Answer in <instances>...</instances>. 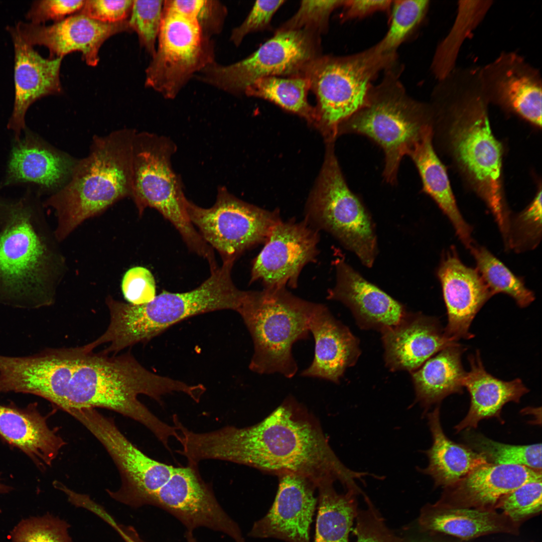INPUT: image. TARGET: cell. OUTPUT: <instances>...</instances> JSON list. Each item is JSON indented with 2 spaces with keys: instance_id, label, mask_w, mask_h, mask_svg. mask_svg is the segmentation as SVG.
<instances>
[{
  "instance_id": "obj_1",
  "label": "cell",
  "mask_w": 542,
  "mask_h": 542,
  "mask_svg": "<svg viewBox=\"0 0 542 542\" xmlns=\"http://www.w3.org/2000/svg\"><path fill=\"white\" fill-rule=\"evenodd\" d=\"M9 392L43 397L66 412L104 408L139 422L154 435L164 422L138 397L161 402L173 393L176 382L144 367L130 351L119 355L94 352L83 346L48 349L29 356L11 357L4 371Z\"/></svg>"
},
{
  "instance_id": "obj_2",
  "label": "cell",
  "mask_w": 542,
  "mask_h": 542,
  "mask_svg": "<svg viewBox=\"0 0 542 542\" xmlns=\"http://www.w3.org/2000/svg\"><path fill=\"white\" fill-rule=\"evenodd\" d=\"M189 459L225 461L279 476L303 477L317 487L338 481L347 491H358L357 480L368 473L347 467L331 448L317 420L294 398L288 397L256 424L227 426L207 432L191 431L187 436Z\"/></svg>"
},
{
  "instance_id": "obj_3",
  "label": "cell",
  "mask_w": 542,
  "mask_h": 542,
  "mask_svg": "<svg viewBox=\"0 0 542 542\" xmlns=\"http://www.w3.org/2000/svg\"><path fill=\"white\" fill-rule=\"evenodd\" d=\"M488 103L479 76L464 72L441 82L432 104L434 118L450 124L447 132L453 156L490 210L504 237L511 215L502 189V147L490 126Z\"/></svg>"
},
{
  "instance_id": "obj_4",
  "label": "cell",
  "mask_w": 542,
  "mask_h": 542,
  "mask_svg": "<svg viewBox=\"0 0 542 542\" xmlns=\"http://www.w3.org/2000/svg\"><path fill=\"white\" fill-rule=\"evenodd\" d=\"M57 242L34 197L10 202L0 227V303L39 308L54 303L65 267Z\"/></svg>"
},
{
  "instance_id": "obj_5",
  "label": "cell",
  "mask_w": 542,
  "mask_h": 542,
  "mask_svg": "<svg viewBox=\"0 0 542 542\" xmlns=\"http://www.w3.org/2000/svg\"><path fill=\"white\" fill-rule=\"evenodd\" d=\"M233 262H222L211 270L199 286L184 293L163 291L150 302L141 305L124 303L108 296L105 300L110 321L108 327L90 342L95 348L103 344V350L116 355L139 343H145L174 324L192 316L208 312L236 311L244 294L234 284L231 276Z\"/></svg>"
},
{
  "instance_id": "obj_6",
  "label": "cell",
  "mask_w": 542,
  "mask_h": 542,
  "mask_svg": "<svg viewBox=\"0 0 542 542\" xmlns=\"http://www.w3.org/2000/svg\"><path fill=\"white\" fill-rule=\"evenodd\" d=\"M135 130L122 128L93 137L87 156L78 159L68 183L47 199L44 205L56 217L54 232L58 242L86 220L130 198Z\"/></svg>"
},
{
  "instance_id": "obj_7",
  "label": "cell",
  "mask_w": 542,
  "mask_h": 542,
  "mask_svg": "<svg viewBox=\"0 0 542 542\" xmlns=\"http://www.w3.org/2000/svg\"><path fill=\"white\" fill-rule=\"evenodd\" d=\"M393 69L386 70L380 83L371 87L365 105L340 125L338 135H362L379 146L384 154L383 177L395 185L401 161L433 125L434 114L431 104L408 95Z\"/></svg>"
},
{
  "instance_id": "obj_8",
  "label": "cell",
  "mask_w": 542,
  "mask_h": 542,
  "mask_svg": "<svg viewBox=\"0 0 542 542\" xmlns=\"http://www.w3.org/2000/svg\"><path fill=\"white\" fill-rule=\"evenodd\" d=\"M316 305L285 288L244 291L236 312L253 341L249 369L260 374L278 373L293 377L298 366L292 347L309 337V321Z\"/></svg>"
},
{
  "instance_id": "obj_9",
  "label": "cell",
  "mask_w": 542,
  "mask_h": 542,
  "mask_svg": "<svg viewBox=\"0 0 542 542\" xmlns=\"http://www.w3.org/2000/svg\"><path fill=\"white\" fill-rule=\"evenodd\" d=\"M176 150V144L168 137L135 130L130 198L140 216L148 207L156 209L175 227L191 251L205 257L211 247L189 219L188 199L181 178L171 164Z\"/></svg>"
},
{
  "instance_id": "obj_10",
  "label": "cell",
  "mask_w": 542,
  "mask_h": 542,
  "mask_svg": "<svg viewBox=\"0 0 542 542\" xmlns=\"http://www.w3.org/2000/svg\"><path fill=\"white\" fill-rule=\"evenodd\" d=\"M396 59V53L381 52L375 45L349 56L322 55L307 66L303 76L317 98L316 122L330 142L340 125L365 105L379 72L393 67Z\"/></svg>"
},
{
  "instance_id": "obj_11",
  "label": "cell",
  "mask_w": 542,
  "mask_h": 542,
  "mask_svg": "<svg viewBox=\"0 0 542 542\" xmlns=\"http://www.w3.org/2000/svg\"><path fill=\"white\" fill-rule=\"evenodd\" d=\"M305 220L332 235L363 265L372 266L377 253L373 224L360 198L349 188L332 144L308 201Z\"/></svg>"
},
{
  "instance_id": "obj_12",
  "label": "cell",
  "mask_w": 542,
  "mask_h": 542,
  "mask_svg": "<svg viewBox=\"0 0 542 542\" xmlns=\"http://www.w3.org/2000/svg\"><path fill=\"white\" fill-rule=\"evenodd\" d=\"M321 55L319 34L277 29L273 37L245 58L226 65L215 61L195 76L225 92L241 95L260 78L303 76L307 66Z\"/></svg>"
},
{
  "instance_id": "obj_13",
  "label": "cell",
  "mask_w": 542,
  "mask_h": 542,
  "mask_svg": "<svg viewBox=\"0 0 542 542\" xmlns=\"http://www.w3.org/2000/svg\"><path fill=\"white\" fill-rule=\"evenodd\" d=\"M157 40L145 84L165 98H175L193 76L215 61L211 38L194 20L165 4Z\"/></svg>"
},
{
  "instance_id": "obj_14",
  "label": "cell",
  "mask_w": 542,
  "mask_h": 542,
  "mask_svg": "<svg viewBox=\"0 0 542 542\" xmlns=\"http://www.w3.org/2000/svg\"><path fill=\"white\" fill-rule=\"evenodd\" d=\"M186 208L192 224L204 240L218 252L222 262H234L245 250L265 242L281 220L278 212L243 201L224 186L218 188L212 206L203 208L188 200Z\"/></svg>"
},
{
  "instance_id": "obj_15",
  "label": "cell",
  "mask_w": 542,
  "mask_h": 542,
  "mask_svg": "<svg viewBox=\"0 0 542 542\" xmlns=\"http://www.w3.org/2000/svg\"><path fill=\"white\" fill-rule=\"evenodd\" d=\"M69 414L97 439L115 463L121 484L117 490H107L110 496L132 507L150 504L169 479L174 466L146 455L123 435L112 418L96 409L73 410Z\"/></svg>"
},
{
  "instance_id": "obj_16",
  "label": "cell",
  "mask_w": 542,
  "mask_h": 542,
  "mask_svg": "<svg viewBox=\"0 0 542 542\" xmlns=\"http://www.w3.org/2000/svg\"><path fill=\"white\" fill-rule=\"evenodd\" d=\"M150 505L172 514L188 531L205 527L225 533L235 542H246L238 524L221 507L211 487L201 477L198 465L174 467Z\"/></svg>"
},
{
  "instance_id": "obj_17",
  "label": "cell",
  "mask_w": 542,
  "mask_h": 542,
  "mask_svg": "<svg viewBox=\"0 0 542 542\" xmlns=\"http://www.w3.org/2000/svg\"><path fill=\"white\" fill-rule=\"evenodd\" d=\"M318 230L305 220L279 221L254 259L250 283L260 281L264 289L297 286L299 275L318 253Z\"/></svg>"
},
{
  "instance_id": "obj_18",
  "label": "cell",
  "mask_w": 542,
  "mask_h": 542,
  "mask_svg": "<svg viewBox=\"0 0 542 542\" xmlns=\"http://www.w3.org/2000/svg\"><path fill=\"white\" fill-rule=\"evenodd\" d=\"M488 102L496 103L541 125V79L538 71L515 52H502L480 68Z\"/></svg>"
},
{
  "instance_id": "obj_19",
  "label": "cell",
  "mask_w": 542,
  "mask_h": 542,
  "mask_svg": "<svg viewBox=\"0 0 542 542\" xmlns=\"http://www.w3.org/2000/svg\"><path fill=\"white\" fill-rule=\"evenodd\" d=\"M13 27L28 44L47 47L50 58H63L70 53L79 51L84 61L91 66L98 64L99 49L107 39L119 33L132 32L128 20L103 23L79 13L51 25L20 21Z\"/></svg>"
},
{
  "instance_id": "obj_20",
  "label": "cell",
  "mask_w": 542,
  "mask_h": 542,
  "mask_svg": "<svg viewBox=\"0 0 542 542\" xmlns=\"http://www.w3.org/2000/svg\"><path fill=\"white\" fill-rule=\"evenodd\" d=\"M279 477L275 499L267 513L254 523L248 536L286 542H311L310 525L317 504L316 486L308 479L288 474Z\"/></svg>"
},
{
  "instance_id": "obj_21",
  "label": "cell",
  "mask_w": 542,
  "mask_h": 542,
  "mask_svg": "<svg viewBox=\"0 0 542 542\" xmlns=\"http://www.w3.org/2000/svg\"><path fill=\"white\" fill-rule=\"evenodd\" d=\"M437 274L448 316L445 333L457 341L473 338L471 323L493 295L477 269L464 264L454 247L443 256Z\"/></svg>"
},
{
  "instance_id": "obj_22",
  "label": "cell",
  "mask_w": 542,
  "mask_h": 542,
  "mask_svg": "<svg viewBox=\"0 0 542 542\" xmlns=\"http://www.w3.org/2000/svg\"><path fill=\"white\" fill-rule=\"evenodd\" d=\"M24 130V137L12 146L3 185L32 183L55 193L68 183L78 159Z\"/></svg>"
},
{
  "instance_id": "obj_23",
  "label": "cell",
  "mask_w": 542,
  "mask_h": 542,
  "mask_svg": "<svg viewBox=\"0 0 542 542\" xmlns=\"http://www.w3.org/2000/svg\"><path fill=\"white\" fill-rule=\"evenodd\" d=\"M7 29L15 52V100L8 127L17 140L26 128L25 114L30 106L42 97L62 92L60 70L63 58H43L22 39L13 26Z\"/></svg>"
},
{
  "instance_id": "obj_24",
  "label": "cell",
  "mask_w": 542,
  "mask_h": 542,
  "mask_svg": "<svg viewBox=\"0 0 542 542\" xmlns=\"http://www.w3.org/2000/svg\"><path fill=\"white\" fill-rule=\"evenodd\" d=\"M334 265L336 283L329 300L341 302L353 314L358 326L380 332L397 325L406 314L405 307L364 279L341 258Z\"/></svg>"
},
{
  "instance_id": "obj_25",
  "label": "cell",
  "mask_w": 542,
  "mask_h": 542,
  "mask_svg": "<svg viewBox=\"0 0 542 542\" xmlns=\"http://www.w3.org/2000/svg\"><path fill=\"white\" fill-rule=\"evenodd\" d=\"M386 365L393 371L413 372L444 348L458 343L439 321L407 313L396 325L381 332Z\"/></svg>"
},
{
  "instance_id": "obj_26",
  "label": "cell",
  "mask_w": 542,
  "mask_h": 542,
  "mask_svg": "<svg viewBox=\"0 0 542 542\" xmlns=\"http://www.w3.org/2000/svg\"><path fill=\"white\" fill-rule=\"evenodd\" d=\"M541 470L516 465H482L445 487L439 503L485 509L503 496L531 481L541 480Z\"/></svg>"
},
{
  "instance_id": "obj_27",
  "label": "cell",
  "mask_w": 542,
  "mask_h": 542,
  "mask_svg": "<svg viewBox=\"0 0 542 542\" xmlns=\"http://www.w3.org/2000/svg\"><path fill=\"white\" fill-rule=\"evenodd\" d=\"M309 331L315 340L314 357L301 375L337 383L360 354L357 339L321 304H317L310 317Z\"/></svg>"
},
{
  "instance_id": "obj_28",
  "label": "cell",
  "mask_w": 542,
  "mask_h": 542,
  "mask_svg": "<svg viewBox=\"0 0 542 542\" xmlns=\"http://www.w3.org/2000/svg\"><path fill=\"white\" fill-rule=\"evenodd\" d=\"M0 436L40 468L51 466L65 444L33 404L26 408L0 404Z\"/></svg>"
},
{
  "instance_id": "obj_29",
  "label": "cell",
  "mask_w": 542,
  "mask_h": 542,
  "mask_svg": "<svg viewBox=\"0 0 542 542\" xmlns=\"http://www.w3.org/2000/svg\"><path fill=\"white\" fill-rule=\"evenodd\" d=\"M470 370L463 380L470 397V404L466 417L454 429L458 433L463 430L476 428L480 421L496 418L501 423L503 406L507 402L519 403L521 397L529 392L519 378L511 381L499 379L485 369L479 350L468 357Z\"/></svg>"
},
{
  "instance_id": "obj_30",
  "label": "cell",
  "mask_w": 542,
  "mask_h": 542,
  "mask_svg": "<svg viewBox=\"0 0 542 542\" xmlns=\"http://www.w3.org/2000/svg\"><path fill=\"white\" fill-rule=\"evenodd\" d=\"M433 126H429L408 156L420 176L422 191L429 195L446 215L457 235L469 249L474 243L472 227L465 221L457 206L446 169L434 148Z\"/></svg>"
},
{
  "instance_id": "obj_31",
  "label": "cell",
  "mask_w": 542,
  "mask_h": 542,
  "mask_svg": "<svg viewBox=\"0 0 542 542\" xmlns=\"http://www.w3.org/2000/svg\"><path fill=\"white\" fill-rule=\"evenodd\" d=\"M465 350L458 343L449 346L411 372L416 402L423 408V415L426 416L432 405H439L449 395L463 392L466 372L462 355Z\"/></svg>"
},
{
  "instance_id": "obj_32",
  "label": "cell",
  "mask_w": 542,
  "mask_h": 542,
  "mask_svg": "<svg viewBox=\"0 0 542 542\" xmlns=\"http://www.w3.org/2000/svg\"><path fill=\"white\" fill-rule=\"evenodd\" d=\"M433 443L425 451L429 463L418 470L430 476L436 487L454 484L476 468L488 463L480 454L466 445L455 443L445 434L440 418V407L426 415Z\"/></svg>"
},
{
  "instance_id": "obj_33",
  "label": "cell",
  "mask_w": 542,
  "mask_h": 542,
  "mask_svg": "<svg viewBox=\"0 0 542 542\" xmlns=\"http://www.w3.org/2000/svg\"><path fill=\"white\" fill-rule=\"evenodd\" d=\"M501 520L485 509L450 507L437 502L422 509L419 521L423 529L467 539L502 531Z\"/></svg>"
},
{
  "instance_id": "obj_34",
  "label": "cell",
  "mask_w": 542,
  "mask_h": 542,
  "mask_svg": "<svg viewBox=\"0 0 542 542\" xmlns=\"http://www.w3.org/2000/svg\"><path fill=\"white\" fill-rule=\"evenodd\" d=\"M334 483L318 488V514L313 542H348V535L357 511V495L346 491L338 493Z\"/></svg>"
},
{
  "instance_id": "obj_35",
  "label": "cell",
  "mask_w": 542,
  "mask_h": 542,
  "mask_svg": "<svg viewBox=\"0 0 542 542\" xmlns=\"http://www.w3.org/2000/svg\"><path fill=\"white\" fill-rule=\"evenodd\" d=\"M490 1L459 2L455 21L449 33L438 46L432 63V70L438 80L454 68L460 47L478 25L492 5Z\"/></svg>"
},
{
  "instance_id": "obj_36",
  "label": "cell",
  "mask_w": 542,
  "mask_h": 542,
  "mask_svg": "<svg viewBox=\"0 0 542 542\" xmlns=\"http://www.w3.org/2000/svg\"><path fill=\"white\" fill-rule=\"evenodd\" d=\"M309 80L303 76H271L259 79L248 86L244 95L261 98L306 118L316 121L315 108L309 103Z\"/></svg>"
},
{
  "instance_id": "obj_37",
  "label": "cell",
  "mask_w": 542,
  "mask_h": 542,
  "mask_svg": "<svg viewBox=\"0 0 542 542\" xmlns=\"http://www.w3.org/2000/svg\"><path fill=\"white\" fill-rule=\"evenodd\" d=\"M469 249L475 260L476 269L493 296L506 294L520 308L526 307L534 301V293L525 286L522 279L514 275L488 249L474 242Z\"/></svg>"
},
{
  "instance_id": "obj_38",
  "label": "cell",
  "mask_w": 542,
  "mask_h": 542,
  "mask_svg": "<svg viewBox=\"0 0 542 542\" xmlns=\"http://www.w3.org/2000/svg\"><path fill=\"white\" fill-rule=\"evenodd\" d=\"M465 439L468 447L495 465H516L541 470V444L512 445L493 441L467 430Z\"/></svg>"
},
{
  "instance_id": "obj_39",
  "label": "cell",
  "mask_w": 542,
  "mask_h": 542,
  "mask_svg": "<svg viewBox=\"0 0 542 542\" xmlns=\"http://www.w3.org/2000/svg\"><path fill=\"white\" fill-rule=\"evenodd\" d=\"M427 0H397L392 2L388 30L375 46L386 53H396L398 47L424 19L429 5Z\"/></svg>"
},
{
  "instance_id": "obj_40",
  "label": "cell",
  "mask_w": 542,
  "mask_h": 542,
  "mask_svg": "<svg viewBox=\"0 0 542 542\" xmlns=\"http://www.w3.org/2000/svg\"><path fill=\"white\" fill-rule=\"evenodd\" d=\"M541 190L521 212L510 216L506 250L521 253L535 249L541 239Z\"/></svg>"
},
{
  "instance_id": "obj_41",
  "label": "cell",
  "mask_w": 542,
  "mask_h": 542,
  "mask_svg": "<svg viewBox=\"0 0 542 542\" xmlns=\"http://www.w3.org/2000/svg\"><path fill=\"white\" fill-rule=\"evenodd\" d=\"M164 1H133L128 24L138 34L141 46L152 57L156 51Z\"/></svg>"
},
{
  "instance_id": "obj_42",
  "label": "cell",
  "mask_w": 542,
  "mask_h": 542,
  "mask_svg": "<svg viewBox=\"0 0 542 542\" xmlns=\"http://www.w3.org/2000/svg\"><path fill=\"white\" fill-rule=\"evenodd\" d=\"M165 4L174 11L194 20L203 33L211 38L223 28L227 10L217 1L168 0Z\"/></svg>"
},
{
  "instance_id": "obj_43",
  "label": "cell",
  "mask_w": 542,
  "mask_h": 542,
  "mask_svg": "<svg viewBox=\"0 0 542 542\" xmlns=\"http://www.w3.org/2000/svg\"><path fill=\"white\" fill-rule=\"evenodd\" d=\"M344 1H302L297 12L277 30H307L320 35L326 32L330 16Z\"/></svg>"
},
{
  "instance_id": "obj_44",
  "label": "cell",
  "mask_w": 542,
  "mask_h": 542,
  "mask_svg": "<svg viewBox=\"0 0 542 542\" xmlns=\"http://www.w3.org/2000/svg\"><path fill=\"white\" fill-rule=\"evenodd\" d=\"M69 525L63 520L50 516L29 519L14 529V542H72Z\"/></svg>"
},
{
  "instance_id": "obj_45",
  "label": "cell",
  "mask_w": 542,
  "mask_h": 542,
  "mask_svg": "<svg viewBox=\"0 0 542 542\" xmlns=\"http://www.w3.org/2000/svg\"><path fill=\"white\" fill-rule=\"evenodd\" d=\"M541 481L527 482L503 496L497 506L514 521L538 512L541 509Z\"/></svg>"
},
{
  "instance_id": "obj_46",
  "label": "cell",
  "mask_w": 542,
  "mask_h": 542,
  "mask_svg": "<svg viewBox=\"0 0 542 542\" xmlns=\"http://www.w3.org/2000/svg\"><path fill=\"white\" fill-rule=\"evenodd\" d=\"M366 509L358 511L354 533L356 542H402L386 526L368 497L364 496Z\"/></svg>"
},
{
  "instance_id": "obj_47",
  "label": "cell",
  "mask_w": 542,
  "mask_h": 542,
  "mask_svg": "<svg viewBox=\"0 0 542 542\" xmlns=\"http://www.w3.org/2000/svg\"><path fill=\"white\" fill-rule=\"evenodd\" d=\"M121 290L125 300L134 305L149 303L156 296L154 277L148 269L143 266L132 267L125 273Z\"/></svg>"
},
{
  "instance_id": "obj_48",
  "label": "cell",
  "mask_w": 542,
  "mask_h": 542,
  "mask_svg": "<svg viewBox=\"0 0 542 542\" xmlns=\"http://www.w3.org/2000/svg\"><path fill=\"white\" fill-rule=\"evenodd\" d=\"M285 1H257L243 22L234 28L230 40L236 47L248 34L270 28L272 19Z\"/></svg>"
},
{
  "instance_id": "obj_49",
  "label": "cell",
  "mask_w": 542,
  "mask_h": 542,
  "mask_svg": "<svg viewBox=\"0 0 542 542\" xmlns=\"http://www.w3.org/2000/svg\"><path fill=\"white\" fill-rule=\"evenodd\" d=\"M85 1L42 0L33 2L26 17L31 23L42 24L50 20L60 21L67 15L79 12Z\"/></svg>"
},
{
  "instance_id": "obj_50",
  "label": "cell",
  "mask_w": 542,
  "mask_h": 542,
  "mask_svg": "<svg viewBox=\"0 0 542 542\" xmlns=\"http://www.w3.org/2000/svg\"><path fill=\"white\" fill-rule=\"evenodd\" d=\"M133 1L88 0L79 13L95 20L107 23H115L128 20Z\"/></svg>"
},
{
  "instance_id": "obj_51",
  "label": "cell",
  "mask_w": 542,
  "mask_h": 542,
  "mask_svg": "<svg viewBox=\"0 0 542 542\" xmlns=\"http://www.w3.org/2000/svg\"><path fill=\"white\" fill-rule=\"evenodd\" d=\"M392 1L389 0L344 1L340 16L342 21L365 17L379 11H388Z\"/></svg>"
},
{
  "instance_id": "obj_52",
  "label": "cell",
  "mask_w": 542,
  "mask_h": 542,
  "mask_svg": "<svg viewBox=\"0 0 542 542\" xmlns=\"http://www.w3.org/2000/svg\"><path fill=\"white\" fill-rule=\"evenodd\" d=\"M125 542H144L138 534H131L125 536Z\"/></svg>"
},
{
  "instance_id": "obj_53",
  "label": "cell",
  "mask_w": 542,
  "mask_h": 542,
  "mask_svg": "<svg viewBox=\"0 0 542 542\" xmlns=\"http://www.w3.org/2000/svg\"><path fill=\"white\" fill-rule=\"evenodd\" d=\"M11 488L10 487L4 484L1 482L0 478V494L8 492L11 490Z\"/></svg>"
},
{
  "instance_id": "obj_54",
  "label": "cell",
  "mask_w": 542,
  "mask_h": 542,
  "mask_svg": "<svg viewBox=\"0 0 542 542\" xmlns=\"http://www.w3.org/2000/svg\"><path fill=\"white\" fill-rule=\"evenodd\" d=\"M187 538L188 542H196V540L194 538L192 535V532L188 531L187 534Z\"/></svg>"
},
{
  "instance_id": "obj_55",
  "label": "cell",
  "mask_w": 542,
  "mask_h": 542,
  "mask_svg": "<svg viewBox=\"0 0 542 542\" xmlns=\"http://www.w3.org/2000/svg\"><path fill=\"white\" fill-rule=\"evenodd\" d=\"M419 542H431V541H419Z\"/></svg>"
}]
</instances>
